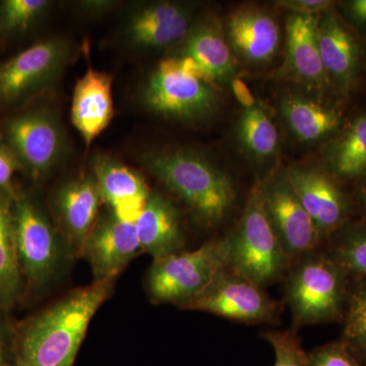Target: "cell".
<instances>
[{
  "mask_svg": "<svg viewBox=\"0 0 366 366\" xmlns=\"http://www.w3.org/2000/svg\"><path fill=\"white\" fill-rule=\"evenodd\" d=\"M114 280L95 281L31 317L16 331V366H74L92 319Z\"/></svg>",
  "mask_w": 366,
  "mask_h": 366,
  "instance_id": "1",
  "label": "cell"
},
{
  "mask_svg": "<svg viewBox=\"0 0 366 366\" xmlns=\"http://www.w3.org/2000/svg\"><path fill=\"white\" fill-rule=\"evenodd\" d=\"M142 162L201 225H217L232 209L235 189L230 177L196 152L152 151L144 154Z\"/></svg>",
  "mask_w": 366,
  "mask_h": 366,
  "instance_id": "2",
  "label": "cell"
},
{
  "mask_svg": "<svg viewBox=\"0 0 366 366\" xmlns=\"http://www.w3.org/2000/svg\"><path fill=\"white\" fill-rule=\"evenodd\" d=\"M348 272L330 254L300 257L286 283V300L297 326L340 320L348 296Z\"/></svg>",
  "mask_w": 366,
  "mask_h": 366,
  "instance_id": "3",
  "label": "cell"
},
{
  "mask_svg": "<svg viewBox=\"0 0 366 366\" xmlns=\"http://www.w3.org/2000/svg\"><path fill=\"white\" fill-rule=\"evenodd\" d=\"M226 238L228 268L261 287L280 279L290 264L266 215L257 185L250 192L239 222Z\"/></svg>",
  "mask_w": 366,
  "mask_h": 366,
  "instance_id": "4",
  "label": "cell"
},
{
  "mask_svg": "<svg viewBox=\"0 0 366 366\" xmlns=\"http://www.w3.org/2000/svg\"><path fill=\"white\" fill-rule=\"evenodd\" d=\"M14 215L21 278L29 288L38 290L54 278L69 249L59 229L32 197L16 192Z\"/></svg>",
  "mask_w": 366,
  "mask_h": 366,
  "instance_id": "5",
  "label": "cell"
},
{
  "mask_svg": "<svg viewBox=\"0 0 366 366\" xmlns=\"http://www.w3.org/2000/svg\"><path fill=\"white\" fill-rule=\"evenodd\" d=\"M229 266L227 238L212 240L192 252H180L152 264L147 290L156 303H187L208 287Z\"/></svg>",
  "mask_w": 366,
  "mask_h": 366,
  "instance_id": "6",
  "label": "cell"
},
{
  "mask_svg": "<svg viewBox=\"0 0 366 366\" xmlns=\"http://www.w3.org/2000/svg\"><path fill=\"white\" fill-rule=\"evenodd\" d=\"M144 105L155 114L197 122L215 112V85L190 71L180 57L161 60L142 91Z\"/></svg>",
  "mask_w": 366,
  "mask_h": 366,
  "instance_id": "7",
  "label": "cell"
},
{
  "mask_svg": "<svg viewBox=\"0 0 366 366\" xmlns=\"http://www.w3.org/2000/svg\"><path fill=\"white\" fill-rule=\"evenodd\" d=\"M4 143L35 179L46 177L61 160L66 139L59 118L45 108L14 115L4 125Z\"/></svg>",
  "mask_w": 366,
  "mask_h": 366,
  "instance_id": "8",
  "label": "cell"
},
{
  "mask_svg": "<svg viewBox=\"0 0 366 366\" xmlns=\"http://www.w3.org/2000/svg\"><path fill=\"white\" fill-rule=\"evenodd\" d=\"M71 54V46L64 38L53 37L0 64V104H16L51 86Z\"/></svg>",
  "mask_w": 366,
  "mask_h": 366,
  "instance_id": "9",
  "label": "cell"
},
{
  "mask_svg": "<svg viewBox=\"0 0 366 366\" xmlns=\"http://www.w3.org/2000/svg\"><path fill=\"white\" fill-rule=\"evenodd\" d=\"M257 187L266 215L289 259L315 252L322 240L289 182L286 168L272 173Z\"/></svg>",
  "mask_w": 366,
  "mask_h": 366,
  "instance_id": "10",
  "label": "cell"
},
{
  "mask_svg": "<svg viewBox=\"0 0 366 366\" xmlns=\"http://www.w3.org/2000/svg\"><path fill=\"white\" fill-rule=\"evenodd\" d=\"M180 307L247 324L273 322L278 317L276 303L261 286L229 268L217 274L208 287Z\"/></svg>",
  "mask_w": 366,
  "mask_h": 366,
  "instance_id": "11",
  "label": "cell"
},
{
  "mask_svg": "<svg viewBox=\"0 0 366 366\" xmlns=\"http://www.w3.org/2000/svg\"><path fill=\"white\" fill-rule=\"evenodd\" d=\"M286 171L320 240L324 242L342 230L350 216L351 204L341 182L325 168L291 166Z\"/></svg>",
  "mask_w": 366,
  "mask_h": 366,
  "instance_id": "12",
  "label": "cell"
},
{
  "mask_svg": "<svg viewBox=\"0 0 366 366\" xmlns=\"http://www.w3.org/2000/svg\"><path fill=\"white\" fill-rule=\"evenodd\" d=\"M320 59L329 85L348 95L362 66L363 46L335 7L320 14L317 21Z\"/></svg>",
  "mask_w": 366,
  "mask_h": 366,
  "instance_id": "13",
  "label": "cell"
},
{
  "mask_svg": "<svg viewBox=\"0 0 366 366\" xmlns=\"http://www.w3.org/2000/svg\"><path fill=\"white\" fill-rule=\"evenodd\" d=\"M141 252L136 225L120 220L108 211L98 217L81 255L90 264L95 281H105L114 280Z\"/></svg>",
  "mask_w": 366,
  "mask_h": 366,
  "instance_id": "14",
  "label": "cell"
},
{
  "mask_svg": "<svg viewBox=\"0 0 366 366\" xmlns=\"http://www.w3.org/2000/svg\"><path fill=\"white\" fill-rule=\"evenodd\" d=\"M192 26V9L173 1L141 4L124 26L127 42L137 50H157L182 42Z\"/></svg>",
  "mask_w": 366,
  "mask_h": 366,
  "instance_id": "15",
  "label": "cell"
},
{
  "mask_svg": "<svg viewBox=\"0 0 366 366\" xmlns=\"http://www.w3.org/2000/svg\"><path fill=\"white\" fill-rule=\"evenodd\" d=\"M102 197L93 175L64 183L55 194V213L59 229L69 254L81 255L89 233L97 222Z\"/></svg>",
  "mask_w": 366,
  "mask_h": 366,
  "instance_id": "16",
  "label": "cell"
},
{
  "mask_svg": "<svg viewBox=\"0 0 366 366\" xmlns=\"http://www.w3.org/2000/svg\"><path fill=\"white\" fill-rule=\"evenodd\" d=\"M93 175L103 203L113 215L127 223H136L151 190L136 170L107 155L95 158Z\"/></svg>",
  "mask_w": 366,
  "mask_h": 366,
  "instance_id": "17",
  "label": "cell"
},
{
  "mask_svg": "<svg viewBox=\"0 0 366 366\" xmlns=\"http://www.w3.org/2000/svg\"><path fill=\"white\" fill-rule=\"evenodd\" d=\"M112 81L107 72L97 71L89 64L74 86L71 122L88 148L107 129L114 115Z\"/></svg>",
  "mask_w": 366,
  "mask_h": 366,
  "instance_id": "18",
  "label": "cell"
},
{
  "mask_svg": "<svg viewBox=\"0 0 366 366\" xmlns=\"http://www.w3.org/2000/svg\"><path fill=\"white\" fill-rule=\"evenodd\" d=\"M319 16L289 14L283 69L301 84L324 89L330 85L320 59L317 38Z\"/></svg>",
  "mask_w": 366,
  "mask_h": 366,
  "instance_id": "19",
  "label": "cell"
},
{
  "mask_svg": "<svg viewBox=\"0 0 366 366\" xmlns=\"http://www.w3.org/2000/svg\"><path fill=\"white\" fill-rule=\"evenodd\" d=\"M134 225L142 252L154 261L182 252L184 233L179 212L160 192H151Z\"/></svg>",
  "mask_w": 366,
  "mask_h": 366,
  "instance_id": "20",
  "label": "cell"
},
{
  "mask_svg": "<svg viewBox=\"0 0 366 366\" xmlns=\"http://www.w3.org/2000/svg\"><path fill=\"white\" fill-rule=\"evenodd\" d=\"M226 38L238 56L249 64H262L273 59L280 41V29L266 11L245 7L231 14Z\"/></svg>",
  "mask_w": 366,
  "mask_h": 366,
  "instance_id": "21",
  "label": "cell"
},
{
  "mask_svg": "<svg viewBox=\"0 0 366 366\" xmlns=\"http://www.w3.org/2000/svg\"><path fill=\"white\" fill-rule=\"evenodd\" d=\"M179 44L177 56L194 60L214 85L227 81L234 74V57L225 34L215 21L192 24L187 37Z\"/></svg>",
  "mask_w": 366,
  "mask_h": 366,
  "instance_id": "22",
  "label": "cell"
},
{
  "mask_svg": "<svg viewBox=\"0 0 366 366\" xmlns=\"http://www.w3.org/2000/svg\"><path fill=\"white\" fill-rule=\"evenodd\" d=\"M281 112L289 129L302 143L331 139L345 124L340 108L295 94L283 98Z\"/></svg>",
  "mask_w": 366,
  "mask_h": 366,
  "instance_id": "23",
  "label": "cell"
},
{
  "mask_svg": "<svg viewBox=\"0 0 366 366\" xmlns=\"http://www.w3.org/2000/svg\"><path fill=\"white\" fill-rule=\"evenodd\" d=\"M325 169L338 182H360L366 175V112L344 124L324 151Z\"/></svg>",
  "mask_w": 366,
  "mask_h": 366,
  "instance_id": "24",
  "label": "cell"
},
{
  "mask_svg": "<svg viewBox=\"0 0 366 366\" xmlns=\"http://www.w3.org/2000/svg\"><path fill=\"white\" fill-rule=\"evenodd\" d=\"M16 194L0 190V310L4 312H9L16 305L24 284L16 257L14 234Z\"/></svg>",
  "mask_w": 366,
  "mask_h": 366,
  "instance_id": "25",
  "label": "cell"
},
{
  "mask_svg": "<svg viewBox=\"0 0 366 366\" xmlns=\"http://www.w3.org/2000/svg\"><path fill=\"white\" fill-rule=\"evenodd\" d=\"M238 137L252 156L268 159L279 146V134L273 120L261 105L245 109L238 124Z\"/></svg>",
  "mask_w": 366,
  "mask_h": 366,
  "instance_id": "26",
  "label": "cell"
},
{
  "mask_svg": "<svg viewBox=\"0 0 366 366\" xmlns=\"http://www.w3.org/2000/svg\"><path fill=\"white\" fill-rule=\"evenodd\" d=\"M344 339L354 355L366 361V278H360L347 296Z\"/></svg>",
  "mask_w": 366,
  "mask_h": 366,
  "instance_id": "27",
  "label": "cell"
},
{
  "mask_svg": "<svg viewBox=\"0 0 366 366\" xmlns=\"http://www.w3.org/2000/svg\"><path fill=\"white\" fill-rule=\"evenodd\" d=\"M51 6L47 0L0 1V36L14 37L30 30Z\"/></svg>",
  "mask_w": 366,
  "mask_h": 366,
  "instance_id": "28",
  "label": "cell"
},
{
  "mask_svg": "<svg viewBox=\"0 0 366 366\" xmlns=\"http://www.w3.org/2000/svg\"><path fill=\"white\" fill-rule=\"evenodd\" d=\"M330 255L349 274L366 278V223L346 229L337 238Z\"/></svg>",
  "mask_w": 366,
  "mask_h": 366,
  "instance_id": "29",
  "label": "cell"
},
{
  "mask_svg": "<svg viewBox=\"0 0 366 366\" xmlns=\"http://www.w3.org/2000/svg\"><path fill=\"white\" fill-rule=\"evenodd\" d=\"M262 338L273 347L274 366H308V353L293 332L269 331Z\"/></svg>",
  "mask_w": 366,
  "mask_h": 366,
  "instance_id": "30",
  "label": "cell"
},
{
  "mask_svg": "<svg viewBox=\"0 0 366 366\" xmlns=\"http://www.w3.org/2000/svg\"><path fill=\"white\" fill-rule=\"evenodd\" d=\"M308 366H363L343 340L320 346L308 353Z\"/></svg>",
  "mask_w": 366,
  "mask_h": 366,
  "instance_id": "31",
  "label": "cell"
},
{
  "mask_svg": "<svg viewBox=\"0 0 366 366\" xmlns=\"http://www.w3.org/2000/svg\"><path fill=\"white\" fill-rule=\"evenodd\" d=\"M342 19L356 34L366 37V0H347L338 4Z\"/></svg>",
  "mask_w": 366,
  "mask_h": 366,
  "instance_id": "32",
  "label": "cell"
},
{
  "mask_svg": "<svg viewBox=\"0 0 366 366\" xmlns=\"http://www.w3.org/2000/svg\"><path fill=\"white\" fill-rule=\"evenodd\" d=\"M21 169L20 163L14 157L13 152L0 139V190L16 194L13 178L16 170Z\"/></svg>",
  "mask_w": 366,
  "mask_h": 366,
  "instance_id": "33",
  "label": "cell"
},
{
  "mask_svg": "<svg viewBox=\"0 0 366 366\" xmlns=\"http://www.w3.org/2000/svg\"><path fill=\"white\" fill-rule=\"evenodd\" d=\"M0 310V366H16V332L13 331Z\"/></svg>",
  "mask_w": 366,
  "mask_h": 366,
  "instance_id": "34",
  "label": "cell"
},
{
  "mask_svg": "<svg viewBox=\"0 0 366 366\" xmlns=\"http://www.w3.org/2000/svg\"><path fill=\"white\" fill-rule=\"evenodd\" d=\"M276 6L290 11V14L320 16L335 4L330 0H282L276 2Z\"/></svg>",
  "mask_w": 366,
  "mask_h": 366,
  "instance_id": "35",
  "label": "cell"
},
{
  "mask_svg": "<svg viewBox=\"0 0 366 366\" xmlns=\"http://www.w3.org/2000/svg\"><path fill=\"white\" fill-rule=\"evenodd\" d=\"M231 88H232L233 94H234L236 100L239 102L245 109L254 107L257 105L254 95L250 92L245 81L239 78H233L231 81Z\"/></svg>",
  "mask_w": 366,
  "mask_h": 366,
  "instance_id": "36",
  "label": "cell"
},
{
  "mask_svg": "<svg viewBox=\"0 0 366 366\" xmlns=\"http://www.w3.org/2000/svg\"><path fill=\"white\" fill-rule=\"evenodd\" d=\"M117 2L114 1H81L79 2V9L84 11V13L88 14H93V16H98L100 14L107 13L110 9H113Z\"/></svg>",
  "mask_w": 366,
  "mask_h": 366,
  "instance_id": "37",
  "label": "cell"
},
{
  "mask_svg": "<svg viewBox=\"0 0 366 366\" xmlns=\"http://www.w3.org/2000/svg\"><path fill=\"white\" fill-rule=\"evenodd\" d=\"M356 197H357L358 203L366 211V175L357 182V189H356Z\"/></svg>",
  "mask_w": 366,
  "mask_h": 366,
  "instance_id": "38",
  "label": "cell"
}]
</instances>
